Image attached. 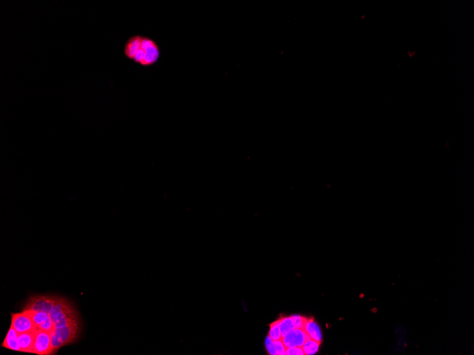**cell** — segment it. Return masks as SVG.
Segmentation results:
<instances>
[{"label":"cell","instance_id":"5b68a950","mask_svg":"<svg viewBox=\"0 0 474 355\" xmlns=\"http://www.w3.org/2000/svg\"><path fill=\"white\" fill-rule=\"evenodd\" d=\"M11 326L19 333L34 332L38 328L32 318V310H24L22 313H12Z\"/></svg>","mask_w":474,"mask_h":355},{"label":"cell","instance_id":"6da1fadb","mask_svg":"<svg viewBox=\"0 0 474 355\" xmlns=\"http://www.w3.org/2000/svg\"><path fill=\"white\" fill-rule=\"evenodd\" d=\"M124 56L143 67H150L159 63L161 56L159 44L148 36L135 34L126 40Z\"/></svg>","mask_w":474,"mask_h":355},{"label":"cell","instance_id":"9c48e42d","mask_svg":"<svg viewBox=\"0 0 474 355\" xmlns=\"http://www.w3.org/2000/svg\"><path fill=\"white\" fill-rule=\"evenodd\" d=\"M35 331L19 334V343H20V349H21L22 353L34 354Z\"/></svg>","mask_w":474,"mask_h":355},{"label":"cell","instance_id":"3957f363","mask_svg":"<svg viewBox=\"0 0 474 355\" xmlns=\"http://www.w3.org/2000/svg\"><path fill=\"white\" fill-rule=\"evenodd\" d=\"M81 331L80 320L72 322L67 326L55 328L50 333L53 355L56 354L60 348L76 342Z\"/></svg>","mask_w":474,"mask_h":355},{"label":"cell","instance_id":"8fae6325","mask_svg":"<svg viewBox=\"0 0 474 355\" xmlns=\"http://www.w3.org/2000/svg\"><path fill=\"white\" fill-rule=\"evenodd\" d=\"M304 330L311 339L319 342H322V331H321L319 325L313 319H308Z\"/></svg>","mask_w":474,"mask_h":355},{"label":"cell","instance_id":"277c9868","mask_svg":"<svg viewBox=\"0 0 474 355\" xmlns=\"http://www.w3.org/2000/svg\"><path fill=\"white\" fill-rule=\"evenodd\" d=\"M56 296L53 295H35L31 296L26 301L24 310L34 311L36 312H45L49 313L56 301Z\"/></svg>","mask_w":474,"mask_h":355},{"label":"cell","instance_id":"7c38bea8","mask_svg":"<svg viewBox=\"0 0 474 355\" xmlns=\"http://www.w3.org/2000/svg\"><path fill=\"white\" fill-rule=\"evenodd\" d=\"M279 327L281 330L282 337H285L287 334L295 329L293 320L290 317H284L279 319Z\"/></svg>","mask_w":474,"mask_h":355},{"label":"cell","instance_id":"ba28073f","mask_svg":"<svg viewBox=\"0 0 474 355\" xmlns=\"http://www.w3.org/2000/svg\"><path fill=\"white\" fill-rule=\"evenodd\" d=\"M32 318L38 329L43 330L49 333L52 332L55 329L54 324L49 313L32 311Z\"/></svg>","mask_w":474,"mask_h":355},{"label":"cell","instance_id":"30bf717a","mask_svg":"<svg viewBox=\"0 0 474 355\" xmlns=\"http://www.w3.org/2000/svg\"><path fill=\"white\" fill-rule=\"evenodd\" d=\"M19 334L20 333L11 326L9 331H8L5 339L3 341V343L1 344V347H4V348L9 349V350H14V351L21 352L18 340Z\"/></svg>","mask_w":474,"mask_h":355},{"label":"cell","instance_id":"ac0fdd59","mask_svg":"<svg viewBox=\"0 0 474 355\" xmlns=\"http://www.w3.org/2000/svg\"><path fill=\"white\" fill-rule=\"evenodd\" d=\"M285 355H305L303 348L300 347H293V348H286Z\"/></svg>","mask_w":474,"mask_h":355},{"label":"cell","instance_id":"9a60e30c","mask_svg":"<svg viewBox=\"0 0 474 355\" xmlns=\"http://www.w3.org/2000/svg\"><path fill=\"white\" fill-rule=\"evenodd\" d=\"M293 320L294 325H295V328H302V329H304L305 326H306V322H307L308 318H305V317L301 316L300 315H293L290 316Z\"/></svg>","mask_w":474,"mask_h":355},{"label":"cell","instance_id":"4fadbf2b","mask_svg":"<svg viewBox=\"0 0 474 355\" xmlns=\"http://www.w3.org/2000/svg\"><path fill=\"white\" fill-rule=\"evenodd\" d=\"M320 343L321 342L316 341V340H312V339H308L305 342L303 347H302L303 351H304L305 355H315L319 351Z\"/></svg>","mask_w":474,"mask_h":355},{"label":"cell","instance_id":"8992f818","mask_svg":"<svg viewBox=\"0 0 474 355\" xmlns=\"http://www.w3.org/2000/svg\"><path fill=\"white\" fill-rule=\"evenodd\" d=\"M34 354L39 355H53L51 337L49 332L37 329L35 331Z\"/></svg>","mask_w":474,"mask_h":355},{"label":"cell","instance_id":"7a4b0ae2","mask_svg":"<svg viewBox=\"0 0 474 355\" xmlns=\"http://www.w3.org/2000/svg\"><path fill=\"white\" fill-rule=\"evenodd\" d=\"M49 315L54 324L55 328L63 327L72 322L80 320L73 304L66 298L61 296H57L56 302Z\"/></svg>","mask_w":474,"mask_h":355},{"label":"cell","instance_id":"52a82bcc","mask_svg":"<svg viewBox=\"0 0 474 355\" xmlns=\"http://www.w3.org/2000/svg\"><path fill=\"white\" fill-rule=\"evenodd\" d=\"M308 339L311 338L304 329L295 328L290 333L283 337L282 340L286 348H293V347L302 348Z\"/></svg>","mask_w":474,"mask_h":355},{"label":"cell","instance_id":"2e32d148","mask_svg":"<svg viewBox=\"0 0 474 355\" xmlns=\"http://www.w3.org/2000/svg\"><path fill=\"white\" fill-rule=\"evenodd\" d=\"M265 345L268 354L271 355H276V348H275L273 340L268 335L267 336L266 339H265Z\"/></svg>","mask_w":474,"mask_h":355},{"label":"cell","instance_id":"e0dca14e","mask_svg":"<svg viewBox=\"0 0 474 355\" xmlns=\"http://www.w3.org/2000/svg\"><path fill=\"white\" fill-rule=\"evenodd\" d=\"M274 343L275 348L276 350V355H285V350L286 348L285 345H284V342H283V340H278L273 341Z\"/></svg>","mask_w":474,"mask_h":355},{"label":"cell","instance_id":"5bb4252c","mask_svg":"<svg viewBox=\"0 0 474 355\" xmlns=\"http://www.w3.org/2000/svg\"><path fill=\"white\" fill-rule=\"evenodd\" d=\"M268 335L272 339L273 341L281 340L283 338L279 327V320H276L270 325V330Z\"/></svg>","mask_w":474,"mask_h":355}]
</instances>
